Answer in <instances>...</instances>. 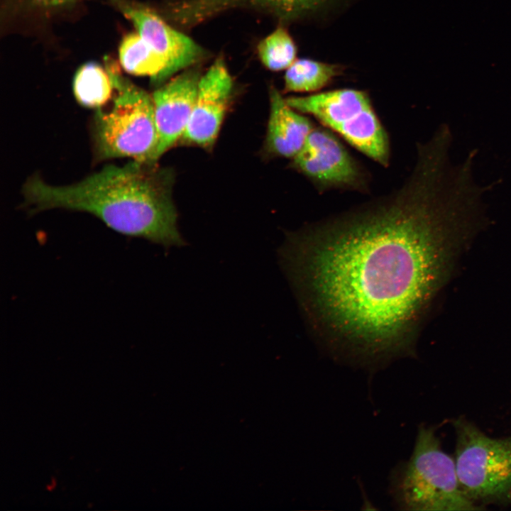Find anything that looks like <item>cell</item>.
Returning a JSON list of instances; mask_svg holds the SVG:
<instances>
[{"label": "cell", "mask_w": 511, "mask_h": 511, "mask_svg": "<svg viewBox=\"0 0 511 511\" xmlns=\"http://www.w3.org/2000/svg\"><path fill=\"white\" fill-rule=\"evenodd\" d=\"M397 188L287 237L285 270L336 358L369 370L414 352L419 324L459 251L487 223L466 164L425 143Z\"/></svg>", "instance_id": "1"}, {"label": "cell", "mask_w": 511, "mask_h": 511, "mask_svg": "<svg viewBox=\"0 0 511 511\" xmlns=\"http://www.w3.org/2000/svg\"><path fill=\"white\" fill-rule=\"evenodd\" d=\"M173 176L155 163L132 160L109 165L68 185H53L39 176L23 185L24 204L34 214L64 209L91 214L113 231L165 248L184 245L172 199Z\"/></svg>", "instance_id": "2"}, {"label": "cell", "mask_w": 511, "mask_h": 511, "mask_svg": "<svg viewBox=\"0 0 511 511\" xmlns=\"http://www.w3.org/2000/svg\"><path fill=\"white\" fill-rule=\"evenodd\" d=\"M105 67L114 94L106 105L96 109L93 118L96 159L131 158L155 163L158 138L152 95L123 77L108 57Z\"/></svg>", "instance_id": "3"}, {"label": "cell", "mask_w": 511, "mask_h": 511, "mask_svg": "<svg viewBox=\"0 0 511 511\" xmlns=\"http://www.w3.org/2000/svg\"><path fill=\"white\" fill-rule=\"evenodd\" d=\"M389 493L398 510H481L463 493L455 460L442 449L434 428L424 425L410 458L392 471Z\"/></svg>", "instance_id": "4"}, {"label": "cell", "mask_w": 511, "mask_h": 511, "mask_svg": "<svg viewBox=\"0 0 511 511\" xmlns=\"http://www.w3.org/2000/svg\"><path fill=\"white\" fill-rule=\"evenodd\" d=\"M286 101L297 111L312 116L378 165L389 166V136L366 92L339 89L290 97Z\"/></svg>", "instance_id": "5"}, {"label": "cell", "mask_w": 511, "mask_h": 511, "mask_svg": "<svg viewBox=\"0 0 511 511\" xmlns=\"http://www.w3.org/2000/svg\"><path fill=\"white\" fill-rule=\"evenodd\" d=\"M455 463L464 495L481 510L511 502V435L492 438L466 419L454 422Z\"/></svg>", "instance_id": "6"}, {"label": "cell", "mask_w": 511, "mask_h": 511, "mask_svg": "<svg viewBox=\"0 0 511 511\" xmlns=\"http://www.w3.org/2000/svg\"><path fill=\"white\" fill-rule=\"evenodd\" d=\"M294 167L323 193L329 190L367 193L370 176L348 152L336 134L315 125L304 146L294 158Z\"/></svg>", "instance_id": "7"}, {"label": "cell", "mask_w": 511, "mask_h": 511, "mask_svg": "<svg viewBox=\"0 0 511 511\" xmlns=\"http://www.w3.org/2000/svg\"><path fill=\"white\" fill-rule=\"evenodd\" d=\"M135 26L137 33L167 62L169 78L204 57V51L187 35L170 26L155 11L131 0H108Z\"/></svg>", "instance_id": "8"}, {"label": "cell", "mask_w": 511, "mask_h": 511, "mask_svg": "<svg viewBox=\"0 0 511 511\" xmlns=\"http://www.w3.org/2000/svg\"><path fill=\"white\" fill-rule=\"evenodd\" d=\"M232 87V79L219 57L199 79L193 110L182 137L185 142L202 147H209L214 143Z\"/></svg>", "instance_id": "9"}, {"label": "cell", "mask_w": 511, "mask_h": 511, "mask_svg": "<svg viewBox=\"0 0 511 511\" xmlns=\"http://www.w3.org/2000/svg\"><path fill=\"white\" fill-rule=\"evenodd\" d=\"M201 77L198 69L187 70L152 94L158 138L157 160L182 138L193 110Z\"/></svg>", "instance_id": "10"}, {"label": "cell", "mask_w": 511, "mask_h": 511, "mask_svg": "<svg viewBox=\"0 0 511 511\" xmlns=\"http://www.w3.org/2000/svg\"><path fill=\"white\" fill-rule=\"evenodd\" d=\"M270 102L267 148L275 155L294 158L304 146L315 124L291 107L275 87L270 91Z\"/></svg>", "instance_id": "11"}, {"label": "cell", "mask_w": 511, "mask_h": 511, "mask_svg": "<svg viewBox=\"0 0 511 511\" xmlns=\"http://www.w3.org/2000/svg\"><path fill=\"white\" fill-rule=\"evenodd\" d=\"M329 0H197L201 13L211 18L234 8H249L265 11L287 22L309 14Z\"/></svg>", "instance_id": "12"}, {"label": "cell", "mask_w": 511, "mask_h": 511, "mask_svg": "<svg viewBox=\"0 0 511 511\" xmlns=\"http://www.w3.org/2000/svg\"><path fill=\"white\" fill-rule=\"evenodd\" d=\"M119 57L121 65L129 74L149 77L155 84L167 79L166 60L137 32L123 37Z\"/></svg>", "instance_id": "13"}, {"label": "cell", "mask_w": 511, "mask_h": 511, "mask_svg": "<svg viewBox=\"0 0 511 511\" xmlns=\"http://www.w3.org/2000/svg\"><path fill=\"white\" fill-rule=\"evenodd\" d=\"M73 93L77 102L86 107L99 109L112 98L114 87L106 67L95 62H87L76 71L73 79Z\"/></svg>", "instance_id": "14"}, {"label": "cell", "mask_w": 511, "mask_h": 511, "mask_svg": "<svg viewBox=\"0 0 511 511\" xmlns=\"http://www.w3.org/2000/svg\"><path fill=\"white\" fill-rule=\"evenodd\" d=\"M340 65L311 59H299L286 69L285 90L315 92L321 90L341 73Z\"/></svg>", "instance_id": "15"}, {"label": "cell", "mask_w": 511, "mask_h": 511, "mask_svg": "<svg viewBox=\"0 0 511 511\" xmlns=\"http://www.w3.org/2000/svg\"><path fill=\"white\" fill-rule=\"evenodd\" d=\"M257 49L262 63L273 71L287 69L296 59L295 43L284 27L277 28L262 40Z\"/></svg>", "instance_id": "16"}, {"label": "cell", "mask_w": 511, "mask_h": 511, "mask_svg": "<svg viewBox=\"0 0 511 511\" xmlns=\"http://www.w3.org/2000/svg\"><path fill=\"white\" fill-rule=\"evenodd\" d=\"M77 0H28L35 7L44 10L62 9L73 4Z\"/></svg>", "instance_id": "17"}]
</instances>
